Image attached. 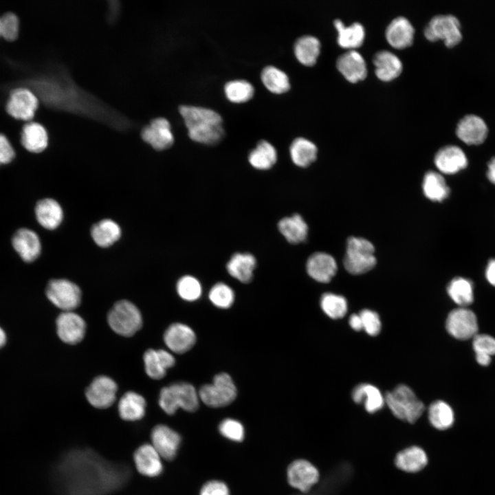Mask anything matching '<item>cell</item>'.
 Segmentation results:
<instances>
[{"instance_id":"obj_1","label":"cell","mask_w":495,"mask_h":495,"mask_svg":"<svg viewBox=\"0 0 495 495\" xmlns=\"http://www.w3.org/2000/svg\"><path fill=\"white\" fill-rule=\"evenodd\" d=\"M58 472L65 495H107L121 488L130 477L127 466L106 461L90 450L68 452Z\"/></svg>"},{"instance_id":"obj_2","label":"cell","mask_w":495,"mask_h":495,"mask_svg":"<svg viewBox=\"0 0 495 495\" xmlns=\"http://www.w3.org/2000/svg\"><path fill=\"white\" fill-rule=\"evenodd\" d=\"M179 111L192 140L206 145H215L224 138L223 119L214 110L199 106L182 105Z\"/></svg>"},{"instance_id":"obj_3","label":"cell","mask_w":495,"mask_h":495,"mask_svg":"<svg viewBox=\"0 0 495 495\" xmlns=\"http://www.w3.org/2000/svg\"><path fill=\"white\" fill-rule=\"evenodd\" d=\"M385 402L395 417L412 424L423 414L425 406L413 390L401 384L386 393Z\"/></svg>"},{"instance_id":"obj_4","label":"cell","mask_w":495,"mask_h":495,"mask_svg":"<svg viewBox=\"0 0 495 495\" xmlns=\"http://www.w3.org/2000/svg\"><path fill=\"white\" fill-rule=\"evenodd\" d=\"M199 394L192 384L177 382L161 390L159 405L166 413L173 415L179 408L195 411L199 407Z\"/></svg>"},{"instance_id":"obj_5","label":"cell","mask_w":495,"mask_h":495,"mask_svg":"<svg viewBox=\"0 0 495 495\" xmlns=\"http://www.w3.org/2000/svg\"><path fill=\"white\" fill-rule=\"evenodd\" d=\"M375 264V248L371 242L362 237L348 239L344 258V266L348 272L364 274L373 269Z\"/></svg>"},{"instance_id":"obj_6","label":"cell","mask_w":495,"mask_h":495,"mask_svg":"<svg viewBox=\"0 0 495 495\" xmlns=\"http://www.w3.org/2000/svg\"><path fill=\"white\" fill-rule=\"evenodd\" d=\"M107 321L114 332L125 337L133 336L142 326L140 310L126 300L115 303L108 314Z\"/></svg>"},{"instance_id":"obj_7","label":"cell","mask_w":495,"mask_h":495,"mask_svg":"<svg viewBox=\"0 0 495 495\" xmlns=\"http://www.w3.org/2000/svg\"><path fill=\"white\" fill-rule=\"evenodd\" d=\"M199 399L212 408L231 404L236 397V388L231 377L226 373L214 376L212 383L205 384L199 390Z\"/></svg>"},{"instance_id":"obj_8","label":"cell","mask_w":495,"mask_h":495,"mask_svg":"<svg viewBox=\"0 0 495 495\" xmlns=\"http://www.w3.org/2000/svg\"><path fill=\"white\" fill-rule=\"evenodd\" d=\"M424 36L432 42L442 40L447 47H452L462 39L459 21L451 14L434 16L426 26Z\"/></svg>"},{"instance_id":"obj_9","label":"cell","mask_w":495,"mask_h":495,"mask_svg":"<svg viewBox=\"0 0 495 495\" xmlns=\"http://www.w3.org/2000/svg\"><path fill=\"white\" fill-rule=\"evenodd\" d=\"M47 298L63 311H73L81 302V291L77 285L67 279H54L46 288Z\"/></svg>"},{"instance_id":"obj_10","label":"cell","mask_w":495,"mask_h":495,"mask_svg":"<svg viewBox=\"0 0 495 495\" xmlns=\"http://www.w3.org/2000/svg\"><path fill=\"white\" fill-rule=\"evenodd\" d=\"M446 327L452 336L461 340L473 338L478 329L475 314L466 307H461L450 312Z\"/></svg>"},{"instance_id":"obj_11","label":"cell","mask_w":495,"mask_h":495,"mask_svg":"<svg viewBox=\"0 0 495 495\" xmlns=\"http://www.w3.org/2000/svg\"><path fill=\"white\" fill-rule=\"evenodd\" d=\"M287 476L292 487L298 490L300 493H307L318 483L320 474L318 469L309 461L298 459L288 466Z\"/></svg>"},{"instance_id":"obj_12","label":"cell","mask_w":495,"mask_h":495,"mask_svg":"<svg viewBox=\"0 0 495 495\" xmlns=\"http://www.w3.org/2000/svg\"><path fill=\"white\" fill-rule=\"evenodd\" d=\"M117 390V384L111 378L100 375L90 384L85 391V395L91 406L104 409L110 407L115 402Z\"/></svg>"},{"instance_id":"obj_13","label":"cell","mask_w":495,"mask_h":495,"mask_svg":"<svg viewBox=\"0 0 495 495\" xmlns=\"http://www.w3.org/2000/svg\"><path fill=\"white\" fill-rule=\"evenodd\" d=\"M38 106V98L33 92L25 88H19L11 93L6 110L16 119L29 121L34 116Z\"/></svg>"},{"instance_id":"obj_14","label":"cell","mask_w":495,"mask_h":495,"mask_svg":"<svg viewBox=\"0 0 495 495\" xmlns=\"http://www.w3.org/2000/svg\"><path fill=\"white\" fill-rule=\"evenodd\" d=\"M152 446L164 459L171 461L177 454L182 438L179 433L165 425H157L151 434Z\"/></svg>"},{"instance_id":"obj_15","label":"cell","mask_w":495,"mask_h":495,"mask_svg":"<svg viewBox=\"0 0 495 495\" xmlns=\"http://www.w3.org/2000/svg\"><path fill=\"white\" fill-rule=\"evenodd\" d=\"M57 333L60 339L69 344H76L84 338L86 324L83 318L73 311H63L56 319Z\"/></svg>"},{"instance_id":"obj_16","label":"cell","mask_w":495,"mask_h":495,"mask_svg":"<svg viewBox=\"0 0 495 495\" xmlns=\"http://www.w3.org/2000/svg\"><path fill=\"white\" fill-rule=\"evenodd\" d=\"M141 136L144 142L158 151L168 148L174 142L170 124L164 118L153 120L143 128Z\"/></svg>"},{"instance_id":"obj_17","label":"cell","mask_w":495,"mask_h":495,"mask_svg":"<svg viewBox=\"0 0 495 495\" xmlns=\"http://www.w3.org/2000/svg\"><path fill=\"white\" fill-rule=\"evenodd\" d=\"M438 170L446 175H453L465 168L468 158L463 151L455 145H448L441 148L434 160Z\"/></svg>"},{"instance_id":"obj_18","label":"cell","mask_w":495,"mask_h":495,"mask_svg":"<svg viewBox=\"0 0 495 495\" xmlns=\"http://www.w3.org/2000/svg\"><path fill=\"white\" fill-rule=\"evenodd\" d=\"M488 129L485 121L476 115H467L458 123L456 134L468 145H478L486 139Z\"/></svg>"},{"instance_id":"obj_19","label":"cell","mask_w":495,"mask_h":495,"mask_svg":"<svg viewBox=\"0 0 495 495\" xmlns=\"http://www.w3.org/2000/svg\"><path fill=\"white\" fill-rule=\"evenodd\" d=\"M164 340L170 351L182 354L193 346L196 342V336L194 331L188 325L174 323L165 331Z\"/></svg>"},{"instance_id":"obj_20","label":"cell","mask_w":495,"mask_h":495,"mask_svg":"<svg viewBox=\"0 0 495 495\" xmlns=\"http://www.w3.org/2000/svg\"><path fill=\"white\" fill-rule=\"evenodd\" d=\"M336 66L342 76L351 82L362 80L367 74L366 62L355 50H348L341 54L337 59Z\"/></svg>"},{"instance_id":"obj_21","label":"cell","mask_w":495,"mask_h":495,"mask_svg":"<svg viewBox=\"0 0 495 495\" xmlns=\"http://www.w3.org/2000/svg\"><path fill=\"white\" fill-rule=\"evenodd\" d=\"M337 269L334 258L325 252L314 253L308 258L306 263V270L309 276L323 283L331 280Z\"/></svg>"},{"instance_id":"obj_22","label":"cell","mask_w":495,"mask_h":495,"mask_svg":"<svg viewBox=\"0 0 495 495\" xmlns=\"http://www.w3.org/2000/svg\"><path fill=\"white\" fill-rule=\"evenodd\" d=\"M161 456L152 445L143 444L134 452L133 460L138 472L143 476L155 477L163 470Z\"/></svg>"},{"instance_id":"obj_23","label":"cell","mask_w":495,"mask_h":495,"mask_svg":"<svg viewBox=\"0 0 495 495\" xmlns=\"http://www.w3.org/2000/svg\"><path fill=\"white\" fill-rule=\"evenodd\" d=\"M12 245L16 252L25 262H32L36 259L41 250L38 236L34 231L21 228L13 235Z\"/></svg>"},{"instance_id":"obj_24","label":"cell","mask_w":495,"mask_h":495,"mask_svg":"<svg viewBox=\"0 0 495 495\" xmlns=\"http://www.w3.org/2000/svg\"><path fill=\"white\" fill-rule=\"evenodd\" d=\"M414 34L412 25L404 16H398L392 20L385 32L388 43L396 49H404L411 45Z\"/></svg>"},{"instance_id":"obj_25","label":"cell","mask_w":495,"mask_h":495,"mask_svg":"<svg viewBox=\"0 0 495 495\" xmlns=\"http://www.w3.org/2000/svg\"><path fill=\"white\" fill-rule=\"evenodd\" d=\"M143 360L147 375L153 380L163 378L166 370L175 363L173 355L164 349H148L144 354Z\"/></svg>"},{"instance_id":"obj_26","label":"cell","mask_w":495,"mask_h":495,"mask_svg":"<svg viewBox=\"0 0 495 495\" xmlns=\"http://www.w3.org/2000/svg\"><path fill=\"white\" fill-rule=\"evenodd\" d=\"M377 77L385 82L398 77L402 71L401 60L393 52L388 50L377 52L373 56Z\"/></svg>"},{"instance_id":"obj_27","label":"cell","mask_w":495,"mask_h":495,"mask_svg":"<svg viewBox=\"0 0 495 495\" xmlns=\"http://www.w3.org/2000/svg\"><path fill=\"white\" fill-rule=\"evenodd\" d=\"M256 265V258L250 253L236 252L226 265L229 274L243 283H250Z\"/></svg>"},{"instance_id":"obj_28","label":"cell","mask_w":495,"mask_h":495,"mask_svg":"<svg viewBox=\"0 0 495 495\" xmlns=\"http://www.w3.org/2000/svg\"><path fill=\"white\" fill-rule=\"evenodd\" d=\"M35 214L39 224L47 230H54L58 227L63 217L60 204L50 198L38 201L35 207Z\"/></svg>"},{"instance_id":"obj_29","label":"cell","mask_w":495,"mask_h":495,"mask_svg":"<svg viewBox=\"0 0 495 495\" xmlns=\"http://www.w3.org/2000/svg\"><path fill=\"white\" fill-rule=\"evenodd\" d=\"M278 229L284 238L292 244L304 242L308 235V226L302 216L294 214L281 219Z\"/></svg>"},{"instance_id":"obj_30","label":"cell","mask_w":495,"mask_h":495,"mask_svg":"<svg viewBox=\"0 0 495 495\" xmlns=\"http://www.w3.org/2000/svg\"><path fill=\"white\" fill-rule=\"evenodd\" d=\"M395 465L406 472L415 473L423 470L428 463L425 451L419 446H410L397 453Z\"/></svg>"},{"instance_id":"obj_31","label":"cell","mask_w":495,"mask_h":495,"mask_svg":"<svg viewBox=\"0 0 495 495\" xmlns=\"http://www.w3.org/2000/svg\"><path fill=\"white\" fill-rule=\"evenodd\" d=\"M333 23L338 31L337 41L340 47L350 50L362 45L365 31L361 23L355 22L349 26H345L339 19L335 20Z\"/></svg>"},{"instance_id":"obj_32","label":"cell","mask_w":495,"mask_h":495,"mask_svg":"<svg viewBox=\"0 0 495 495\" xmlns=\"http://www.w3.org/2000/svg\"><path fill=\"white\" fill-rule=\"evenodd\" d=\"M146 401L138 393L133 391L126 393L118 403L120 417L129 421L141 419L145 415Z\"/></svg>"},{"instance_id":"obj_33","label":"cell","mask_w":495,"mask_h":495,"mask_svg":"<svg viewBox=\"0 0 495 495\" xmlns=\"http://www.w3.org/2000/svg\"><path fill=\"white\" fill-rule=\"evenodd\" d=\"M21 144L32 153L44 151L48 144V135L44 126L33 122L25 124L21 133Z\"/></svg>"},{"instance_id":"obj_34","label":"cell","mask_w":495,"mask_h":495,"mask_svg":"<svg viewBox=\"0 0 495 495\" xmlns=\"http://www.w3.org/2000/svg\"><path fill=\"white\" fill-rule=\"evenodd\" d=\"M318 148L308 139L299 137L295 138L289 146V155L293 163L299 167L305 168L311 164L317 157Z\"/></svg>"},{"instance_id":"obj_35","label":"cell","mask_w":495,"mask_h":495,"mask_svg":"<svg viewBox=\"0 0 495 495\" xmlns=\"http://www.w3.org/2000/svg\"><path fill=\"white\" fill-rule=\"evenodd\" d=\"M320 51L319 40L311 35L299 37L294 45V52L297 60L305 66H313L317 61Z\"/></svg>"},{"instance_id":"obj_36","label":"cell","mask_w":495,"mask_h":495,"mask_svg":"<svg viewBox=\"0 0 495 495\" xmlns=\"http://www.w3.org/2000/svg\"><path fill=\"white\" fill-rule=\"evenodd\" d=\"M352 398L357 404L363 402L366 410L370 413L380 410L385 402L380 390L368 384L358 385L352 392Z\"/></svg>"},{"instance_id":"obj_37","label":"cell","mask_w":495,"mask_h":495,"mask_svg":"<svg viewBox=\"0 0 495 495\" xmlns=\"http://www.w3.org/2000/svg\"><path fill=\"white\" fill-rule=\"evenodd\" d=\"M277 161V151L275 147L265 140L259 141L248 155L250 165L261 170L270 169Z\"/></svg>"},{"instance_id":"obj_38","label":"cell","mask_w":495,"mask_h":495,"mask_svg":"<svg viewBox=\"0 0 495 495\" xmlns=\"http://www.w3.org/2000/svg\"><path fill=\"white\" fill-rule=\"evenodd\" d=\"M91 235L94 242L100 247L107 248L121 236V229L114 221L105 219L94 224L91 230Z\"/></svg>"},{"instance_id":"obj_39","label":"cell","mask_w":495,"mask_h":495,"mask_svg":"<svg viewBox=\"0 0 495 495\" xmlns=\"http://www.w3.org/2000/svg\"><path fill=\"white\" fill-rule=\"evenodd\" d=\"M422 187L425 196L433 201H442L449 196L450 192L444 177L435 171L426 173Z\"/></svg>"},{"instance_id":"obj_40","label":"cell","mask_w":495,"mask_h":495,"mask_svg":"<svg viewBox=\"0 0 495 495\" xmlns=\"http://www.w3.org/2000/svg\"><path fill=\"white\" fill-rule=\"evenodd\" d=\"M261 79L267 89L273 94H284L291 88L287 74L273 65H267L263 69Z\"/></svg>"},{"instance_id":"obj_41","label":"cell","mask_w":495,"mask_h":495,"mask_svg":"<svg viewBox=\"0 0 495 495\" xmlns=\"http://www.w3.org/2000/svg\"><path fill=\"white\" fill-rule=\"evenodd\" d=\"M447 292L450 298L461 307H465L474 301V285L468 278H453L448 285Z\"/></svg>"},{"instance_id":"obj_42","label":"cell","mask_w":495,"mask_h":495,"mask_svg":"<svg viewBox=\"0 0 495 495\" xmlns=\"http://www.w3.org/2000/svg\"><path fill=\"white\" fill-rule=\"evenodd\" d=\"M428 419L436 429L443 430L450 428L454 421V411L451 406L443 401H435L428 408Z\"/></svg>"},{"instance_id":"obj_43","label":"cell","mask_w":495,"mask_h":495,"mask_svg":"<svg viewBox=\"0 0 495 495\" xmlns=\"http://www.w3.org/2000/svg\"><path fill=\"white\" fill-rule=\"evenodd\" d=\"M226 98L234 103H243L250 100L254 96V88L248 80H233L224 85Z\"/></svg>"},{"instance_id":"obj_44","label":"cell","mask_w":495,"mask_h":495,"mask_svg":"<svg viewBox=\"0 0 495 495\" xmlns=\"http://www.w3.org/2000/svg\"><path fill=\"white\" fill-rule=\"evenodd\" d=\"M320 306L324 312L333 319L343 317L347 311L346 299L340 295L326 293L320 299Z\"/></svg>"},{"instance_id":"obj_45","label":"cell","mask_w":495,"mask_h":495,"mask_svg":"<svg viewBox=\"0 0 495 495\" xmlns=\"http://www.w3.org/2000/svg\"><path fill=\"white\" fill-rule=\"evenodd\" d=\"M179 296L187 301L197 300L201 294V285L195 277L189 275L182 276L177 283Z\"/></svg>"},{"instance_id":"obj_46","label":"cell","mask_w":495,"mask_h":495,"mask_svg":"<svg viewBox=\"0 0 495 495\" xmlns=\"http://www.w3.org/2000/svg\"><path fill=\"white\" fill-rule=\"evenodd\" d=\"M209 298L217 307L227 309L231 307L234 300V294L230 287L223 283L212 286L209 292Z\"/></svg>"},{"instance_id":"obj_47","label":"cell","mask_w":495,"mask_h":495,"mask_svg":"<svg viewBox=\"0 0 495 495\" xmlns=\"http://www.w3.org/2000/svg\"><path fill=\"white\" fill-rule=\"evenodd\" d=\"M219 432L227 439L234 441H241L244 437L243 425L237 420L226 419L219 426Z\"/></svg>"},{"instance_id":"obj_48","label":"cell","mask_w":495,"mask_h":495,"mask_svg":"<svg viewBox=\"0 0 495 495\" xmlns=\"http://www.w3.org/2000/svg\"><path fill=\"white\" fill-rule=\"evenodd\" d=\"M1 37L8 41H14L19 34V21L16 14L7 12L1 17Z\"/></svg>"},{"instance_id":"obj_49","label":"cell","mask_w":495,"mask_h":495,"mask_svg":"<svg viewBox=\"0 0 495 495\" xmlns=\"http://www.w3.org/2000/svg\"><path fill=\"white\" fill-rule=\"evenodd\" d=\"M473 349L475 354L495 355V338L487 334H476L473 338Z\"/></svg>"},{"instance_id":"obj_50","label":"cell","mask_w":495,"mask_h":495,"mask_svg":"<svg viewBox=\"0 0 495 495\" xmlns=\"http://www.w3.org/2000/svg\"><path fill=\"white\" fill-rule=\"evenodd\" d=\"M364 331L370 336H377L381 330V322L378 314L369 309H364L359 314Z\"/></svg>"},{"instance_id":"obj_51","label":"cell","mask_w":495,"mask_h":495,"mask_svg":"<svg viewBox=\"0 0 495 495\" xmlns=\"http://www.w3.org/2000/svg\"><path fill=\"white\" fill-rule=\"evenodd\" d=\"M200 495H230L227 485L219 481H210L201 489Z\"/></svg>"},{"instance_id":"obj_52","label":"cell","mask_w":495,"mask_h":495,"mask_svg":"<svg viewBox=\"0 0 495 495\" xmlns=\"http://www.w3.org/2000/svg\"><path fill=\"white\" fill-rule=\"evenodd\" d=\"M15 152L8 138L0 133V165L10 163L14 157Z\"/></svg>"},{"instance_id":"obj_53","label":"cell","mask_w":495,"mask_h":495,"mask_svg":"<svg viewBox=\"0 0 495 495\" xmlns=\"http://www.w3.org/2000/svg\"><path fill=\"white\" fill-rule=\"evenodd\" d=\"M328 479L324 482L322 483L319 487H318L316 490H314L312 489L311 491L307 493H300V494L296 495H333V492H336V486L333 487V485L336 484V481H333V484H331V481L333 479V475L329 476ZM337 486V485H336Z\"/></svg>"},{"instance_id":"obj_54","label":"cell","mask_w":495,"mask_h":495,"mask_svg":"<svg viewBox=\"0 0 495 495\" xmlns=\"http://www.w3.org/2000/svg\"><path fill=\"white\" fill-rule=\"evenodd\" d=\"M485 274L487 282L495 287V258H492L488 261Z\"/></svg>"},{"instance_id":"obj_55","label":"cell","mask_w":495,"mask_h":495,"mask_svg":"<svg viewBox=\"0 0 495 495\" xmlns=\"http://www.w3.org/2000/svg\"><path fill=\"white\" fill-rule=\"evenodd\" d=\"M349 324L355 331H360L363 329L362 320L359 314H353L351 316Z\"/></svg>"},{"instance_id":"obj_56","label":"cell","mask_w":495,"mask_h":495,"mask_svg":"<svg viewBox=\"0 0 495 495\" xmlns=\"http://www.w3.org/2000/svg\"><path fill=\"white\" fill-rule=\"evenodd\" d=\"M487 177L490 182L495 185V157L487 164Z\"/></svg>"},{"instance_id":"obj_57","label":"cell","mask_w":495,"mask_h":495,"mask_svg":"<svg viewBox=\"0 0 495 495\" xmlns=\"http://www.w3.org/2000/svg\"><path fill=\"white\" fill-rule=\"evenodd\" d=\"M475 358L477 363L483 366H488L492 361V357L486 355L475 354Z\"/></svg>"},{"instance_id":"obj_58","label":"cell","mask_w":495,"mask_h":495,"mask_svg":"<svg viewBox=\"0 0 495 495\" xmlns=\"http://www.w3.org/2000/svg\"><path fill=\"white\" fill-rule=\"evenodd\" d=\"M6 341V336L3 330L0 327V348L2 347Z\"/></svg>"},{"instance_id":"obj_59","label":"cell","mask_w":495,"mask_h":495,"mask_svg":"<svg viewBox=\"0 0 495 495\" xmlns=\"http://www.w3.org/2000/svg\"><path fill=\"white\" fill-rule=\"evenodd\" d=\"M0 37H1V21L0 17Z\"/></svg>"}]
</instances>
